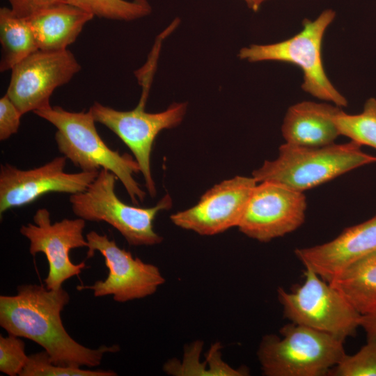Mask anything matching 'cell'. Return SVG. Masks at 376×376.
Wrapping results in <instances>:
<instances>
[{"label":"cell","mask_w":376,"mask_h":376,"mask_svg":"<svg viewBox=\"0 0 376 376\" xmlns=\"http://www.w3.org/2000/svg\"><path fill=\"white\" fill-rule=\"evenodd\" d=\"M17 292L0 296V326L8 334L38 344L54 364L97 367L104 354L119 350L117 345L88 348L70 336L61 317L70 295L62 287L53 290L42 285L23 284Z\"/></svg>","instance_id":"6da1fadb"},{"label":"cell","mask_w":376,"mask_h":376,"mask_svg":"<svg viewBox=\"0 0 376 376\" xmlns=\"http://www.w3.org/2000/svg\"><path fill=\"white\" fill-rule=\"evenodd\" d=\"M33 113L56 128L58 149L75 166L81 171H97L100 169L111 171L120 180L134 205L143 202L146 193L133 176L141 172L137 162L132 155L120 154L107 146L96 130L89 110L72 112L49 105Z\"/></svg>","instance_id":"7a4b0ae2"},{"label":"cell","mask_w":376,"mask_h":376,"mask_svg":"<svg viewBox=\"0 0 376 376\" xmlns=\"http://www.w3.org/2000/svg\"><path fill=\"white\" fill-rule=\"evenodd\" d=\"M354 141L321 147L288 143L279 148L278 157L265 160L252 173L259 183L268 181L304 192L327 182L353 169L376 162V156L361 149Z\"/></svg>","instance_id":"3957f363"},{"label":"cell","mask_w":376,"mask_h":376,"mask_svg":"<svg viewBox=\"0 0 376 376\" xmlns=\"http://www.w3.org/2000/svg\"><path fill=\"white\" fill-rule=\"evenodd\" d=\"M263 336L257 355L266 376H324L346 354L343 340L293 322Z\"/></svg>","instance_id":"277c9868"},{"label":"cell","mask_w":376,"mask_h":376,"mask_svg":"<svg viewBox=\"0 0 376 376\" xmlns=\"http://www.w3.org/2000/svg\"><path fill=\"white\" fill-rule=\"evenodd\" d=\"M118 178L102 169L83 192L72 194L70 202L73 213L85 221H104L116 228L132 246H152L163 237L153 228L157 214L169 210L172 199L165 195L155 206L139 207L123 203L115 192Z\"/></svg>","instance_id":"5b68a950"},{"label":"cell","mask_w":376,"mask_h":376,"mask_svg":"<svg viewBox=\"0 0 376 376\" xmlns=\"http://www.w3.org/2000/svg\"><path fill=\"white\" fill-rule=\"evenodd\" d=\"M335 16L333 10L327 9L314 20L305 19L302 30L292 37L276 43L243 47L239 57L249 62L275 61L295 65L303 72L301 88L305 92L340 107H346V98L328 79L322 58L324 34Z\"/></svg>","instance_id":"8992f818"},{"label":"cell","mask_w":376,"mask_h":376,"mask_svg":"<svg viewBox=\"0 0 376 376\" xmlns=\"http://www.w3.org/2000/svg\"><path fill=\"white\" fill-rule=\"evenodd\" d=\"M304 283L291 292L277 289L283 315L291 322L343 340L360 327L361 315L329 283L306 268Z\"/></svg>","instance_id":"52a82bcc"},{"label":"cell","mask_w":376,"mask_h":376,"mask_svg":"<svg viewBox=\"0 0 376 376\" xmlns=\"http://www.w3.org/2000/svg\"><path fill=\"white\" fill-rule=\"evenodd\" d=\"M150 83L151 81H142L141 97L138 105L132 110L118 111L95 102L89 111L95 122L111 130L130 148L139 166L149 195L155 197L157 190L150 169V155L155 140L162 130L181 123L187 104L173 103L161 112L146 111Z\"/></svg>","instance_id":"ba28073f"},{"label":"cell","mask_w":376,"mask_h":376,"mask_svg":"<svg viewBox=\"0 0 376 376\" xmlns=\"http://www.w3.org/2000/svg\"><path fill=\"white\" fill-rule=\"evenodd\" d=\"M86 239L87 258H92L95 251L100 252L109 272L104 280L93 285H78V290H91L96 297L111 295L114 301L123 303L150 296L165 282L158 267L134 258L107 235L91 231Z\"/></svg>","instance_id":"9c48e42d"},{"label":"cell","mask_w":376,"mask_h":376,"mask_svg":"<svg viewBox=\"0 0 376 376\" xmlns=\"http://www.w3.org/2000/svg\"><path fill=\"white\" fill-rule=\"evenodd\" d=\"M81 70L68 49L37 50L11 69L6 95L24 115L49 106L54 90Z\"/></svg>","instance_id":"30bf717a"},{"label":"cell","mask_w":376,"mask_h":376,"mask_svg":"<svg viewBox=\"0 0 376 376\" xmlns=\"http://www.w3.org/2000/svg\"><path fill=\"white\" fill-rule=\"evenodd\" d=\"M307 208L304 192L273 182L254 187L237 226L247 237L267 242L299 228Z\"/></svg>","instance_id":"8fae6325"},{"label":"cell","mask_w":376,"mask_h":376,"mask_svg":"<svg viewBox=\"0 0 376 376\" xmlns=\"http://www.w3.org/2000/svg\"><path fill=\"white\" fill-rule=\"evenodd\" d=\"M33 219L34 224L22 226L19 231L29 240L32 256L38 253L45 256L49 265L45 285L49 290H56L86 267L85 262L75 264L70 258V250L88 246L83 235L86 221L78 217L52 224L50 213L45 208L38 209Z\"/></svg>","instance_id":"7c38bea8"},{"label":"cell","mask_w":376,"mask_h":376,"mask_svg":"<svg viewBox=\"0 0 376 376\" xmlns=\"http://www.w3.org/2000/svg\"><path fill=\"white\" fill-rule=\"evenodd\" d=\"M67 157H57L45 164L29 169H19L10 164L1 166L0 214L7 210L27 205L43 195L52 192L70 195L84 191L98 175L97 171L67 173Z\"/></svg>","instance_id":"4fadbf2b"},{"label":"cell","mask_w":376,"mask_h":376,"mask_svg":"<svg viewBox=\"0 0 376 376\" xmlns=\"http://www.w3.org/2000/svg\"><path fill=\"white\" fill-rule=\"evenodd\" d=\"M258 182L235 176L209 189L191 207L171 215L178 227L201 235H214L237 227L251 194Z\"/></svg>","instance_id":"5bb4252c"},{"label":"cell","mask_w":376,"mask_h":376,"mask_svg":"<svg viewBox=\"0 0 376 376\" xmlns=\"http://www.w3.org/2000/svg\"><path fill=\"white\" fill-rule=\"evenodd\" d=\"M376 251V214L347 228L334 240L311 247L296 249V257L305 268L328 283L347 266Z\"/></svg>","instance_id":"9a60e30c"},{"label":"cell","mask_w":376,"mask_h":376,"mask_svg":"<svg viewBox=\"0 0 376 376\" xmlns=\"http://www.w3.org/2000/svg\"><path fill=\"white\" fill-rule=\"evenodd\" d=\"M341 110L336 105L310 101L292 105L281 127L285 143L307 147L334 143L340 135L335 118Z\"/></svg>","instance_id":"2e32d148"},{"label":"cell","mask_w":376,"mask_h":376,"mask_svg":"<svg viewBox=\"0 0 376 376\" xmlns=\"http://www.w3.org/2000/svg\"><path fill=\"white\" fill-rule=\"evenodd\" d=\"M93 17L75 6L60 3L40 9L26 19L40 50L62 51L68 49Z\"/></svg>","instance_id":"e0dca14e"},{"label":"cell","mask_w":376,"mask_h":376,"mask_svg":"<svg viewBox=\"0 0 376 376\" xmlns=\"http://www.w3.org/2000/svg\"><path fill=\"white\" fill-rule=\"evenodd\" d=\"M329 283L361 315L376 311V251L347 266Z\"/></svg>","instance_id":"ac0fdd59"},{"label":"cell","mask_w":376,"mask_h":376,"mask_svg":"<svg viewBox=\"0 0 376 376\" xmlns=\"http://www.w3.org/2000/svg\"><path fill=\"white\" fill-rule=\"evenodd\" d=\"M1 72L10 70L25 58L38 50L26 18L17 15L10 8H0Z\"/></svg>","instance_id":"d6986e66"},{"label":"cell","mask_w":376,"mask_h":376,"mask_svg":"<svg viewBox=\"0 0 376 376\" xmlns=\"http://www.w3.org/2000/svg\"><path fill=\"white\" fill-rule=\"evenodd\" d=\"M94 17L112 20L132 21L151 13L148 0H66Z\"/></svg>","instance_id":"ffe728a7"},{"label":"cell","mask_w":376,"mask_h":376,"mask_svg":"<svg viewBox=\"0 0 376 376\" xmlns=\"http://www.w3.org/2000/svg\"><path fill=\"white\" fill-rule=\"evenodd\" d=\"M340 135L361 146L376 150V99H368L359 114H348L341 110L335 118Z\"/></svg>","instance_id":"44dd1931"},{"label":"cell","mask_w":376,"mask_h":376,"mask_svg":"<svg viewBox=\"0 0 376 376\" xmlns=\"http://www.w3.org/2000/svg\"><path fill=\"white\" fill-rule=\"evenodd\" d=\"M112 370L83 369L81 367L61 366L54 364L47 352L29 356L19 376H115Z\"/></svg>","instance_id":"7402d4cb"},{"label":"cell","mask_w":376,"mask_h":376,"mask_svg":"<svg viewBox=\"0 0 376 376\" xmlns=\"http://www.w3.org/2000/svg\"><path fill=\"white\" fill-rule=\"evenodd\" d=\"M329 375L376 376V341L367 340L354 354H346Z\"/></svg>","instance_id":"603a6c76"},{"label":"cell","mask_w":376,"mask_h":376,"mask_svg":"<svg viewBox=\"0 0 376 376\" xmlns=\"http://www.w3.org/2000/svg\"><path fill=\"white\" fill-rule=\"evenodd\" d=\"M20 338L0 335V371L9 376L19 375L28 361L25 343Z\"/></svg>","instance_id":"cb8c5ba5"},{"label":"cell","mask_w":376,"mask_h":376,"mask_svg":"<svg viewBox=\"0 0 376 376\" xmlns=\"http://www.w3.org/2000/svg\"><path fill=\"white\" fill-rule=\"evenodd\" d=\"M23 114L5 94L0 99V140L8 139L17 132Z\"/></svg>","instance_id":"d4e9b609"},{"label":"cell","mask_w":376,"mask_h":376,"mask_svg":"<svg viewBox=\"0 0 376 376\" xmlns=\"http://www.w3.org/2000/svg\"><path fill=\"white\" fill-rule=\"evenodd\" d=\"M66 0H8L11 10L18 16L28 17L36 11Z\"/></svg>","instance_id":"484cf974"},{"label":"cell","mask_w":376,"mask_h":376,"mask_svg":"<svg viewBox=\"0 0 376 376\" xmlns=\"http://www.w3.org/2000/svg\"><path fill=\"white\" fill-rule=\"evenodd\" d=\"M360 327L365 331L367 340L376 341V311L361 315Z\"/></svg>","instance_id":"4316f807"},{"label":"cell","mask_w":376,"mask_h":376,"mask_svg":"<svg viewBox=\"0 0 376 376\" xmlns=\"http://www.w3.org/2000/svg\"><path fill=\"white\" fill-rule=\"evenodd\" d=\"M244 1L246 3L249 8L253 11H257L260 6L259 0H244Z\"/></svg>","instance_id":"83f0119b"},{"label":"cell","mask_w":376,"mask_h":376,"mask_svg":"<svg viewBox=\"0 0 376 376\" xmlns=\"http://www.w3.org/2000/svg\"><path fill=\"white\" fill-rule=\"evenodd\" d=\"M266 0H259L260 5Z\"/></svg>","instance_id":"f1b7e54d"}]
</instances>
